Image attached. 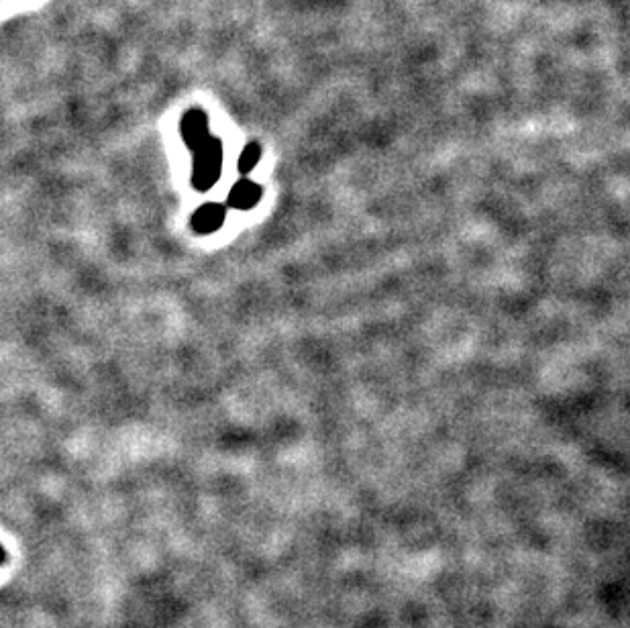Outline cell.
I'll return each mask as SVG.
<instances>
[{
    "label": "cell",
    "instance_id": "6da1fadb",
    "mask_svg": "<svg viewBox=\"0 0 630 628\" xmlns=\"http://www.w3.org/2000/svg\"><path fill=\"white\" fill-rule=\"evenodd\" d=\"M192 151H194V172H192L194 186L198 190L213 188V184L219 180L221 166H223L221 143L213 137H208Z\"/></svg>",
    "mask_w": 630,
    "mask_h": 628
},
{
    "label": "cell",
    "instance_id": "7a4b0ae2",
    "mask_svg": "<svg viewBox=\"0 0 630 628\" xmlns=\"http://www.w3.org/2000/svg\"><path fill=\"white\" fill-rule=\"evenodd\" d=\"M223 223H225V206L217 202L200 206L192 217V229L200 235L217 231Z\"/></svg>",
    "mask_w": 630,
    "mask_h": 628
},
{
    "label": "cell",
    "instance_id": "3957f363",
    "mask_svg": "<svg viewBox=\"0 0 630 628\" xmlns=\"http://www.w3.org/2000/svg\"><path fill=\"white\" fill-rule=\"evenodd\" d=\"M182 137L190 149H196L208 139V119L200 111H190L182 119Z\"/></svg>",
    "mask_w": 630,
    "mask_h": 628
},
{
    "label": "cell",
    "instance_id": "277c9868",
    "mask_svg": "<svg viewBox=\"0 0 630 628\" xmlns=\"http://www.w3.org/2000/svg\"><path fill=\"white\" fill-rule=\"evenodd\" d=\"M257 200H259V188L253 182H247V180L239 182L229 194V202L235 208H251Z\"/></svg>",
    "mask_w": 630,
    "mask_h": 628
},
{
    "label": "cell",
    "instance_id": "5b68a950",
    "mask_svg": "<svg viewBox=\"0 0 630 628\" xmlns=\"http://www.w3.org/2000/svg\"><path fill=\"white\" fill-rule=\"evenodd\" d=\"M257 160H259V147H257V145H249V147L243 151V155H241L239 170L249 172V170L257 164Z\"/></svg>",
    "mask_w": 630,
    "mask_h": 628
}]
</instances>
